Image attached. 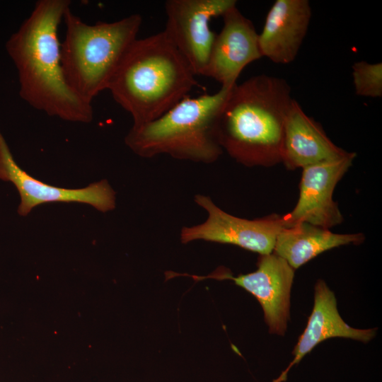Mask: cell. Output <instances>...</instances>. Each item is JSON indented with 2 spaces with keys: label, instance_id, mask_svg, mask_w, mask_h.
Wrapping results in <instances>:
<instances>
[{
  "label": "cell",
  "instance_id": "6da1fadb",
  "mask_svg": "<svg viewBox=\"0 0 382 382\" xmlns=\"http://www.w3.org/2000/svg\"><path fill=\"white\" fill-rule=\"evenodd\" d=\"M70 5L69 0L37 1L6 50L18 71L19 94L28 105L48 116L88 123L92 105L70 88L62 67L57 31Z\"/></svg>",
  "mask_w": 382,
  "mask_h": 382
},
{
  "label": "cell",
  "instance_id": "7a4b0ae2",
  "mask_svg": "<svg viewBox=\"0 0 382 382\" xmlns=\"http://www.w3.org/2000/svg\"><path fill=\"white\" fill-rule=\"evenodd\" d=\"M292 100L290 86L282 78L260 74L234 85L218 119L221 149L248 166L282 162L284 121Z\"/></svg>",
  "mask_w": 382,
  "mask_h": 382
},
{
  "label": "cell",
  "instance_id": "3957f363",
  "mask_svg": "<svg viewBox=\"0 0 382 382\" xmlns=\"http://www.w3.org/2000/svg\"><path fill=\"white\" fill-rule=\"evenodd\" d=\"M195 76L161 31L129 45L107 90L138 125L156 120L189 96L197 84Z\"/></svg>",
  "mask_w": 382,
  "mask_h": 382
},
{
  "label": "cell",
  "instance_id": "277c9868",
  "mask_svg": "<svg viewBox=\"0 0 382 382\" xmlns=\"http://www.w3.org/2000/svg\"><path fill=\"white\" fill-rule=\"evenodd\" d=\"M231 88L213 94L185 98L156 120L133 125L126 144L137 155L167 154L181 159L213 162L221 154L217 123Z\"/></svg>",
  "mask_w": 382,
  "mask_h": 382
},
{
  "label": "cell",
  "instance_id": "5b68a950",
  "mask_svg": "<svg viewBox=\"0 0 382 382\" xmlns=\"http://www.w3.org/2000/svg\"><path fill=\"white\" fill-rule=\"evenodd\" d=\"M63 20L66 33L61 62L65 80L79 98L92 103L108 89L125 53L137 38L142 18L136 13L111 23L88 24L69 8Z\"/></svg>",
  "mask_w": 382,
  "mask_h": 382
},
{
  "label": "cell",
  "instance_id": "8992f818",
  "mask_svg": "<svg viewBox=\"0 0 382 382\" xmlns=\"http://www.w3.org/2000/svg\"><path fill=\"white\" fill-rule=\"evenodd\" d=\"M236 6L235 0H168L165 3L166 36L195 75H204L216 34L209 23Z\"/></svg>",
  "mask_w": 382,
  "mask_h": 382
},
{
  "label": "cell",
  "instance_id": "52a82bcc",
  "mask_svg": "<svg viewBox=\"0 0 382 382\" xmlns=\"http://www.w3.org/2000/svg\"><path fill=\"white\" fill-rule=\"evenodd\" d=\"M195 200L207 211L208 217L201 224L182 229L183 243L204 240L236 245L260 255L273 252L277 236L284 227L282 216L273 214L249 220L226 213L209 197L197 195Z\"/></svg>",
  "mask_w": 382,
  "mask_h": 382
},
{
  "label": "cell",
  "instance_id": "ba28073f",
  "mask_svg": "<svg viewBox=\"0 0 382 382\" xmlns=\"http://www.w3.org/2000/svg\"><path fill=\"white\" fill-rule=\"evenodd\" d=\"M0 180L11 182L21 198L18 213L27 216L34 207L55 202H76L91 205L106 212L115 207V192L107 180L78 189L62 188L45 183L30 175L15 161L0 132Z\"/></svg>",
  "mask_w": 382,
  "mask_h": 382
},
{
  "label": "cell",
  "instance_id": "9c48e42d",
  "mask_svg": "<svg viewBox=\"0 0 382 382\" xmlns=\"http://www.w3.org/2000/svg\"><path fill=\"white\" fill-rule=\"evenodd\" d=\"M356 154L303 168L299 197L292 211L282 216L284 226L306 222L330 228L343 221L332 195L335 187L352 164Z\"/></svg>",
  "mask_w": 382,
  "mask_h": 382
},
{
  "label": "cell",
  "instance_id": "30bf717a",
  "mask_svg": "<svg viewBox=\"0 0 382 382\" xmlns=\"http://www.w3.org/2000/svg\"><path fill=\"white\" fill-rule=\"evenodd\" d=\"M257 269L251 273L233 277L215 272L208 276H190L195 279H229L252 294L260 303L271 334L284 335L289 319L290 292L294 270L274 253L260 255Z\"/></svg>",
  "mask_w": 382,
  "mask_h": 382
},
{
  "label": "cell",
  "instance_id": "8fae6325",
  "mask_svg": "<svg viewBox=\"0 0 382 382\" xmlns=\"http://www.w3.org/2000/svg\"><path fill=\"white\" fill-rule=\"evenodd\" d=\"M223 28L216 35L204 76L232 88L243 69L262 57L258 34L252 21L234 6L222 16Z\"/></svg>",
  "mask_w": 382,
  "mask_h": 382
},
{
  "label": "cell",
  "instance_id": "7c38bea8",
  "mask_svg": "<svg viewBox=\"0 0 382 382\" xmlns=\"http://www.w3.org/2000/svg\"><path fill=\"white\" fill-rule=\"evenodd\" d=\"M311 16L308 0H276L258 34L262 57L277 64L292 62L306 35Z\"/></svg>",
  "mask_w": 382,
  "mask_h": 382
},
{
  "label": "cell",
  "instance_id": "4fadbf2b",
  "mask_svg": "<svg viewBox=\"0 0 382 382\" xmlns=\"http://www.w3.org/2000/svg\"><path fill=\"white\" fill-rule=\"evenodd\" d=\"M348 153L336 146L293 98L284 121L282 149V162L288 169L336 160Z\"/></svg>",
  "mask_w": 382,
  "mask_h": 382
},
{
  "label": "cell",
  "instance_id": "5bb4252c",
  "mask_svg": "<svg viewBox=\"0 0 382 382\" xmlns=\"http://www.w3.org/2000/svg\"><path fill=\"white\" fill-rule=\"evenodd\" d=\"M314 294L313 311L294 349V359L273 382L284 381L291 366L299 363L317 345L327 339L340 337L366 343L376 335V328L356 329L342 320L337 308L335 294L323 280H318Z\"/></svg>",
  "mask_w": 382,
  "mask_h": 382
},
{
  "label": "cell",
  "instance_id": "9a60e30c",
  "mask_svg": "<svg viewBox=\"0 0 382 382\" xmlns=\"http://www.w3.org/2000/svg\"><path fill=\"white\" fill-rule=\"evenodd\" d=\"M362 233L339 234L306 222L284 226L277 236L273 252L296 270L319 254L344 245L363 242Z\"/></svg>",
  "mask_w": 382,
  "mask_h": 382
},
{
  "label": "cell",
  "instance_id": "2e32d148",
  "mask_svg": "<svg viewBox=\"0 0 382 382\" xmlns=\"http://www.w3.org/2000/svg\"><path fill=\"white\" fill-rule=\"evenodd\" d=\"M355 93L359 96L381 98L382 96V64H371L365 61L355 62L352 66Z\"/></svg>",
  "mask_w": 382,
  "mask_h": 382
}]
</instances>
